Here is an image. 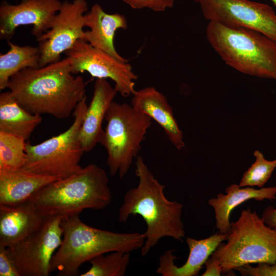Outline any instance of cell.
<instances>
[{
    "instance_id": "6da1fadb",
    "label": "cell",
    "mask_w": 276,
    "mask_h": 276,
    "mask_svg": "<svg viewBox=\"0 0 276 276\" xmlns=\"http://www.w3.org/2000/svg\"><path fill=\"white\" fill-rule=\"evenodd\" d=\"M86 83L74 76L70 60H62L36 68H25L11 77L7 88L29 112L67 118L85 97Z\"/></svg>"
},
{
    "instance_id": "7a4b0ae2",
    "label": "cell",
    "mask_w": 276,
    "mask_h": 276,
    "mask_svg": "<svg viewBox=\"0 0 276 276\" xmlns=\"http://www.w3.org/2000/svg\"><path fill=\"white\" fill-rule=\"evenodd\" d=\"M135 172L139 183L125 193L118 217L121 222H125L130 215L143 218L147 229L144 233L145 241L141 252L145 256L164 237L182 241L185 237L181 219L183 205L167 198L165 185L155 178L140 156L136 157Z\"/></svg>"
},
{
    "instance_id": "3957f363",
    "label": "cell",
    "mask_w": 276,
    "mask_h": 276,
    "mask_svg": "<svg viewBox=\"0 0 276 276\" xmlns=\"http://www.w3.org/2000/svg\"><path fill=\"white\" fill-rule=\"evenodd\" d=\"M61 227L62 242L51 263V272L57 271L59 276L77 275L81 265L93 258L112 251L141 249L145 241L144 233H116L91 227L79 215L63 218Z\"/></svg>"
},
{
    "instance_id": "277c9868",
    "label": "cell",
    "mask_w": 276,
    "mask_h": 276,
    "mask_svg": "<svg viewBox=\"0 0 276 276\" xmlns=\"http://www.w3.org/2000/svg\"><path fill=\"white\" fill-rule=\"evenodd\" d=\"M111 201L107 173L95 164L53 181L29 200L43 216L63 218L79 215L85 209H103Z\"/></svg>"
},
{
    "instance_id": "5b68a950",
    "label": "cell",
    "mask_w": 276,
    "mask_h": 276,
    "mask_svg": "<svg viewBox=\"0 0 276 276\" xmlns=\"http://www.w3.org/2000/svg\"><path fill=\"white\" fill-rule=\"evenodd\" d=\"M207 39L228 66L244 74L276 80V40L255 30L209 21Z\"/></svg>"
},
{
    "instance_id": "8992f818",
    "label": "cell",
    "mask_w": 276,
    "mask_h": 276,
    "mask_svg": "<svg viewBox=\"0 0 276 276\" xmlns=\"http://www.w3.org/2000/svg\"><path fill=\"white\" fill-rule=\"evenodd\" d=\"M226 240L211 255L219 260L222 273L252 263H276V229L249 208L231 222Z\"/></svg>"
},
{
    "instance_id": "52a82bcc",
    "label": "cell",
    "mask_w": 276,
    "mask_h": 276,
    "mask_svg": "<svg viewBox=\"0 0 276 276\" xmlns=\"http://www.w3.org/2000/svg\"><path fill=\"white\" fill-rule=\"evenodd\" d=\"M107 122L99 143L106 149L110 174L124 177L137 157L141 143L152 124L148 116L136 111L132 105L113 101L105 116Z\"/></svg>"
},
{
    "instance_id": "ba28073f",
    "label": "cell",
    "mask_w": 276,
    "mask_h": 276,
    "mask_svg": "<svg viewBox=\"0 0 276 276\" xmlns=\"http://www.w3.org/2000/svg\"><path fill=\"white\" fill-rule=\"evenodd\" d=\"M87 106L85 97L75 109L74 121L64 132L36 145L26 143L27 160L23 168L60 179L80 171L85 152L79 133Z\"/></svg>"
},
{
    "instance_id": "9c48e42d",
    "label": "cell",
    "mask_w": 276,
    "mask_h": 276,
    "mask_svg": "<svg viewBox=\"0 0 276 276\" xmlns=\"http://www.w3.org/2000/svg\"><path fill=\"white\" fill-rule=\"evenodd\" d=\"M63 217H48L41 226L8 249L20 276H49L51 263L61 244Z\"/></svg>"
},
{
    "instance_id": "30bf717a",
    "label": "cell",
    "mask_w": 276,
    "mask_h": 276,
    "mask_svg": "<svg viewBox=\"0 0 276 276\" xmlns=\"http://www.w3.org/2000/svg\"><path fill=\"white\" fill-rule=\"evenodd\" d=\"M205 18L258 31L276 40V13L269 5L249 0H195Z\"/></svg>"
},
{
    "instance_id": "8fae6325",
    "label": "cell",
    "mask_w": 276,
    "mask_h": 276,
    "mask_svg": "<svg viewBox=\"0 0 276 276\" xmlns=\"http://www.w3.org/2000/svg\"><path fill=\"white\" fill-rule=\"evenodd\" d=\"M86 0L62 3L51 21L49 30L36 39L40 51L39 67L60 60L62 53L71 49L79 39L84 40Z\"/></svg>"
},
{
    "instance_id": "7c38bea8",
    "label": "cell",
    "mask_w": 276,
    "mask_h": 276,
    "mask_svg": "<svg viewBox=\"0 0 276 276\" xmlns=\"http://www.w3.org/2000/svg\"><path fill=\"white\" fill-rule=\"evenodd\" d=\"M65 54L70 60L73 74L87 72L97 79L109 78L114 88L123 97L133 95L137 76L128 62H123L79 39Z\"/></svg>"
},
{
    "instance_id": "4fadbf2b",
    "label": "cell",
    "mask_w": 276,
    "mask_h": 276,
    "mask_svg": "<svg viewBox=\"0 0 276 276\" xmlns=\"http://www.w3.org/2000/svg\"><path fill=\"white\" fill-rule=\"evenodd\" d=\"M59 0H21L17 5L3 1L0 6V38L7 41L13 37L17 28L32 25L31 33L36 39L49 29L60 10Z\"/></svg>"
},
{
    "instance_id": "5bb4252c",
    "label": "cell",
    "mask_w": 276,
    "mask_h": 276,
    "mask_svg": "<svg viewBox=\"0 0 276 276\" xmlns=\"http://www.w3.org/2000/svg\"><path fill=\"white\" fill-rule=\"evenodd\" d=\"M48 217L29 201L0 205V245L12 246L38 229Z\"/></svg>"
},
{
    "instance_id": "9a60e30c",
    "label": "cell",
    "mask_w": 276,
    "mask_h": 276,
    "mask_svg": "<svg viewBox=\"0 0 276 276\" xmlns=\"http://www.w3.org/2000/svg\"><path fill=\"white\" fill-rule=\"evenodd\" d=\"M227 233H215L201 240L187 237L189 255L186 262L180 267L175 264L177 257L174 249H169L159 258L156 272L163 276H197L210 256L219 245L226 240Z\"/></svg>"
},
{
    "instance_id": "2e32d148",
    "label": "cell",
    "mask_w": 276,
    "mask_h": 276,
    "mask_svg": "<svg viewBox=\"0 0 276 276\" xmlns=\"http://www.w3.org/2000/svg\"><path fill=\"white\" fill-rule=\"evenodd\" d=\"M133 95L132 106L156 122L176 149L180 150L184 147L183 132L179 128L166 97L153 87L141 89Z\"/></svg>"
},
{
    "instance_id": "e0dca14e",
    "label": "cell",
    "mask_w": 276,
    "mask_h": 276,
    "mask_svg": "<svg viewBox=\"0 0 276 276\" xmlns=\"http://www.w3.org/2000/svg\"><path fill=\"white\" fill-rule=\"evenodd\" d=\"M84 27H88L89 30L84 31V40L119 60L128 61L118 53L114 45L116 31L119 29L127 28L125 16L119 13H107L100 5L96 4L85 14Z\"/></svg>"
},
{
    "instance_id": "ac0fdd59",
    "label": "cell",
    "mask_w": 276,
    "mask_h": 276,
    "mask_svg": "<svg viewBox=\"0 0 276 276\" xmlns=\"http://www.w3.org/2000/svg\"><path fill=\"white\" fill-rule=\"evenodd\" d=\"M118 93L105 79H97L93 95L81 127L79 138L84 152L94 149L103 131L102 123L106 113Z\"/></svg>"
},
{
    "instance_id": "d6986e66",
    "label": "cell",
    "mask_w": 276,
    "mask_h": 276,
    "mask_svg": "<svg viewBox=\"0 0 276 276\" xmlns=\"http://www.w3.org/2000/svg\"><path fill=\"white\" fill-rule=\"evenodd\" d=\"M59 179L24 168L0 171V205H15L27 202L42 188Z\"/></svg>"
},
{
    "instance_id": "ffe728a7",
    "label": "cell",
    "mask_w": 276,
    "mask_h": 276,
    "mask_svg": "<svg viewBox=\"0 0 276 276\" xmlns=\"http://www.w3.org/2000/svg\"><path fill=\"white\" fill-rule=\"evenodd\" d=\"M226 194H218L216 198L208 200L215 211L216 227L221 233H227L231 228L229 216L231 211L242 203L254 199L262 201L264 199H275L276 186L256 189L252 187H240L232 184L225 189Z\"/></svg>"
},
{
    "instance_id": "44dd1931",
    "label": "cell",
    "mask_w": 276,
    "mask_h": 276,
    "mask_svg": "<svg viewBox=\"0 0 276 276\" xmlns=\"http://www.w3.org/2000/svg\"><path fill=\"white\" fill-rule=\"evenodd\" d=\"M41 121L40 115L32 113L23 108L9 90L1 93V132L26 141Z\"/></svg>"
},
{
    "instance_id": "7402d4cb",
    "label": "cell",
    "mask_w": 276,
    "mask_h": 276,
    "mask_svg": "<svg viewBox=\"0 0 276 276\" xmlns=\"http://www.w3.org/2000/svg\"><path fill=\"white\" fill-rule=\"evenodd\" d=\"M9 50L0 54V89L7 88L10 79L25 68L39 67L40 54L38 47L20 46L7 41Z\"/></svg>"
},
{
    "instance_id": "603a6c76",
    "label": "cell",
    "mask_w": 276,
    "mask_h": 276,
    "mask_svg": "<svg viewBox=\"0 0 276 276\" xmlns=\"http://www.w3.org/2000/svg\"><path fill=\"white\" fill-rule=\"evenodd\" d=\"M26 147L25 140L0 131V171L23 168L27 160Z\"/></svg>"
},
{
    "instance_id": "cb8c5ba5",
    "label": "cell",
    "mask_w": 276,
    "mask_h": 276,
    "mask_svg": "<svg viewBox=\"0 0 276 276\" xmlns=\"http://www.w3.org/2000/svg\"><path fill=\"white\" fill-rule=\"evenodd\" d=\"M130 261V252L112 251L99 255L89 262L90 268L81 276H123Z\"/></svg>"
},
{
    "instance_id": "d4e9b609",
    "label": "cell",
    "mask_w": 276,
    "mask_h": 276,
    "mask_svg": "<svg viewBox=\"0 0 276 276\" xmlns=\"http://www.w3.org/2000/svg\"><path fill=\"white\" fill-rule=\"evenodd\" d=\"M255 162L244 172L239 183L240 187L257 186L259 188L267 182L276 168V158L267 160L259 150H255Z\"/></svg>"
},
{
    "instance_id": "484cf974",
    "label": "cell",
    "mask_w": 276,
    "mask_h": 276,
    "mask_svg": "<svg viewBox=\"0 0 276 276\" xmlns=\"http://www.w3.org/2000/svg\"><path fill=\"white\" fill-rule=\"evenodd\" d=\"M134 9L148 8L154 11L162 12L173 7L174 0H122Z\"/></svg>"
},
{
    "instance_id": "4316f807",
    "label": "cell",
    "mask_w": 276,
    "mask_h": 276,
    "mask_svg": "<svg viewBox=\"0 0 276 276\" xmlns=\"http://www.w3.org/2000/svg\"><path fill=\"white\" fill-rule=\"evenodd\" d=\"M242 275L246 276H276V263L261 262L256 267L249 264L235 269Z\"/></svg>"
},
{
    "instance_id": "83f0119b",
    "label": "cell",
    "mask_w": 276,
    "mask_h": 276,
    "mask_svg": "<svg viewBox=\"0 0 276 276\" xmlns=\"http://www.w3.org/2000/svg\"><path fill=\"white\" fill-rule=\"evenodd\" d=\"M0 276H20L8 247L0 245Z\"/></svg>"
},
{
    "instance_id": "f1b7e54d",
    "label": "cell",
    "mask_w": 276,
    "mask_h": 276,
    "mask_svg": "<svg viewBox=\"0 0 276 276\" xmlns=\"http://www.w3.org/2000/svg\"><path fill=\"white\" fill-rule=\"evenodd\" d=\"M205 272L202 276H220L221 273V266L219 260L214 257L211 256L204 263Z\"/></svg>"
},
{
    "instance_id": "f546056e",
    "label": "cell",
    "mask_w": 276,
    "mask_h": 276,
    "mask_svg": "<svg viewBox=\"0 0 276 276\" xmlns=\"http://www.w3.org/2000/svg\"><path fill=\"white\" fill-rule=\"evenodd\" d=\"M261 217L266 225L276 229V208L271 206L265 208Z\"/></svg>"
},
{
    "instance_id": "4dcf8cb0",
    "label": "cell",
    "mask_w": 276,
    "mask_h": 276,
    "mask_svg": "<svg viewBox=\"0 0 276 276\" xmlns=\"http://www.w3.org/2000/svg\"><path fill=\"white\" fill-rule=\"evenodd\" d=\"M271 1L274 3V4L276 6V0H271Z\"/></svg>"
}]
</instances>
